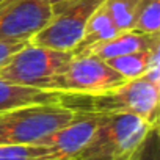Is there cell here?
Returning a JSON list of instances; mask_svg holds the SVG:
<instances>
[{
  "label": "cell",
  "mask_w": 160,
  "mask_h": 160,
  "mask_svg": "<svg viewBox=\"0 0 160 160\" xmlns=\"http://www.w3.org/2000/svg\"><path fill=\"white\" fill-rule=\"evenodd\" d=\"M118 28L113 24L112 18L108 16L107 10L104 8V5L90 18L85 32L82 35V39L78 41V44L75 46V49L71 52L72 57H80V55H87L90 53L94 47L107 42L108 39L115 38L118 35Z\"/></svg>",
  "instance_id": "30bf717a"
},
{
  "label": "cell",
  "mask_w": 160,
  "mask_h": 160,
  "mask_svg": "<svg viewBox=\"0 0 160 160\" xmlns=\"http://www.w3.org/2000/svg\"><path fill=\"white\" fill-rule=\"evenodd\" d=\"M77 2H80V0H49L53 14H58V13L68 10L69 7H72V5L77 3Z\"/></svg>",
  "instance_id": "ac0fdd59"
},
{
  "label": "cell",
  "mask_w": 160,
  "mask_h": 160,
  "mask_svg": "<svg viewBox=\"0 0 160 160\" xmlns=\"http://www.w3.org/2000/svg\"><path fill=\"white\" fill-rule=\"evenodd\" d=\"M42 146L33 144H3L0 146V160H41Z\"/></svg>",
  "instance_id": "9a60e30c"
},
{
  "label": "cell",
  "mask_w": 160,
  "mask_h": 160,
  "mask_svg": "<svg viewBox=\"0 0 160 160\" xmlns=\"http://www.w3.org/2000/svg\"><path fill=\"white\" fill-rule=\"evenodd\" d=\"M104 2L105 0H80L68 10L53 14L28 42L52 50L72 52L82 39L90 18L104 5Z\"/></svg>",
  "instance_id": "8992f818"
},
{
  "label": "cell",
  "mask_w": 160,
  "mask_h": 160,
  "mask_svg": "<svg viewBox=\"0 0 160 160\" xmlns=\"http://www.w3.org/2000/svg\"><path fill=\"white\" fill-rule=\"evenodd\" d=\"M154 130L135 115H101L90 141L72 160H138Z\"/></svg>",
  "instance_id": "7a4b0ae2"
},
{
  "label": "cell",
  "mask_w": 160,
  "mask_h": 160,
  "mask_svg": "<svg viewBox=\"0 0 160 160\" xmlns=\"http://www.w3.org/2000/svg\"><path fill=\"white\" fill-rule=\"evenodd\" d=\"M160 88L144 78L129 80L124 85L98 94L61 93L60 104L75 113L93 115H135L158 127Z\"/></svg>",
  "instance_id": "6da1fadb"
},
{
  "label": "cell",
  "mask_w": 160,
  "mask_h": 160,
  "mask_svg": "<svg viewBox=\"0 0 160 160\" xmlns=\"http://www.w3.org/2000/svg\"><path fill=\"white\" fill-rule=\"evenodd\" d=\"M77 113L60 102L33 104L0 112V146L33 144L68 126Z\"/></svg>",
  "instance_id": "3957f363"
},
{
  "label": "cell",
  "mask_w": 160,
  "mask_h": 160,
  "mask_svg": "<svg viewBox=\"0 0 160 160\" xmlns=\"http://www.w3.org/2000/svg\"><path fill=\"white\" fill-rule=\"evenodd\" d=\"M126 82L129 80L113 71L107 61L87 53L72 57L63 74L55 77L49 91L66 94H98L118 88Z\"/></svg>",
  "instance_id": "5b68a950"
},
{
  "label": "cell",
  "mask_w": 160,
  "mask_h": 160,
  "mask_svg": "<svg viewBox=\"0 0 160 160\" xmlns=\"http://www.w3.org/2000/svg\"><path fill=\"white\" fill-rule=\"evenodd\" d=\"M99 118L101 115L77 113L75 119L68 126L36 141L44 149L41 160H72L90 141L99 124Z\"/></svg>",
  "instance_id": "ba28073f"
},
{
  "label": "cell",
  "mask_w": 160,
  "mask_h": 160,
  "mask_svg": "<svg viewBox=\"0 0 160 160\" xmlns=\"http://www.w3.org/2000/svg\"><path fill=\"white\" fill-rule=\"evenodd\" d=\"M157 44H160V35H144V33L129 30V32L118 33L115 38L94 47L90 53L107 61V60H112V58H116L121 55L149 50Z\"/></svg>",
  "instance_id": "9c48e42d"
},
{
  "label": "cell",
  "mask_w": 160,
  "mask_h": 160,
  "mask_svg": "<svg viewBox=\"0 0 160 160\" xmlns=\"http://www.w3.org/2000/svg\"><path fill=\"white\" fill-rule=\"evenodd\" d=\"M53 16L49 0H2L0 42H28Z\"/></svg>",
  "instance_id": "52a82bcc"
},
{
  "label": "cell",
  "mask_w": 160,
  "mask_h": 160,
  "mask_svg": "<svg viewBox=\"0 0 160 160\" xmlns=\"http://www.w3.org/2000/svg\"><path fill=\"white\" fill-rule=\"evenodd\" d=\"M0 2H2V0H0Z\"/></svg>",
  "instance_id": "d6986e66"
},
{
  "label": "cell",
  "mask_w": 160,
  "mask_h": 160,
  "mask_svg": "<svg viewBox=\"0 0 160 160\" xmlns=\"http://www.w3.org/2000/svg\"><path fill=\"white\" fill-rule=\"evenodd\" d=\"M140 2L141 0H105L104 2V8L107 10L119 33L132 30Z\"/></svg>",
  "instance_id": "5bb4252c"
},
{
  "label": "cell",
  "mask_w": 160,
  "mask_h": 160,
  "mask_svg": "<svg viewBox=\"0 0 160 160\" xmlns=\"http://www.w3.org/2000/svg\"><path fill=\"white\" fill-rule=\"evenodd\" d=\"M71 60V52L52 50L28 42L0 64V80L49 91L55 77L63 74Z\"/></svg>",
  "instance_id": "277c9868"
},
{
  "label": "cell",
  "mask_w": 160,
  "mask_h": 160,
  "mask_svg": "<svg viewBox=\"0 0 160 160\" xmlns=\"http://www.w3.org/2000/svg\"><path fill=\"white\" fill-rule=\"evenodd\" d=\"M160 46V44H157ZM154 46L149 50H141V52H133V53H127V55H121L112 60H107V64L116 71L119 75H122L126 80H135V78H141L148 69L152 50L157 47Z\"/></svg>",
  "instance_id": "7c38bea8"
},
{
  "label": "cell",
  "mask_w": 160,
  "mask_h": 160,
  "mask_svg": "<svg viewBox=\"0 0 160 160\" xmlns=\"http://www.w3.org/2000/svg\"><path fill=\"white\" fill-rule=\"evenodd\" d=\"M141 78L148 80L149 83H152V85L160 88V46H157L152 50L148 69H146V72H144V75Z\"/></svg>",
  "instance_id": "2e32d148"
},
{
  "label": "cell",
  "mask_w": 160,
  "mask_h": 160,
  "mask_svg": "<svg viewBox=\"0 0 160 160\" xmlns=\"http://www.w3.org/2000/svg\"><path fill=\"white\" fill-rule=\"evenodd\" d=\"M132 30L144 35H160V0H141Z\"/></svg>",
  "instance_id": "4fadbf2b"
},
{
  "label": "cell",
  "mask_w": 160,
  "mask_h": 160,
  "mask_svg": "<svg viewBox=\"0 0 160 160\" xmlns=\"http://www.w3.org/2000/svg\"><path fill=\"white\" fill-rule=\"evenodd\" d=\"M25 44V41H5L0 42V64H2L7 58H10L13 53H16L18 50H21Z\"/></svg>",
  "instance_id": "e0dca14e"
},
{
  "label": "cell",
  "mask_w": 160,
  "mask_h": 160,
  "mask_svg": "<svg viewBox=\"0 0 160 160\" xmlns=\"http://www.w3.org/2000/svg\"><path fill=\"white\" fill-rule=\"evenodd\" d=\"M61 93L11 85L0 80V112L11 110L16 107H24V105H33V104L58 102Z\"/></svg>",
  "instance_id": "8fae6325"
}]
</instances>
